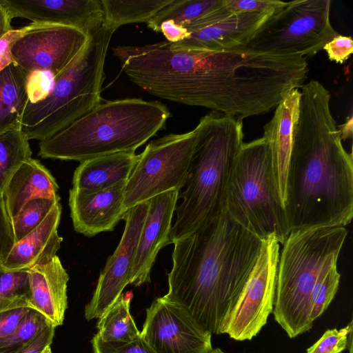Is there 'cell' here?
Instances as JSON below:
<instances>
[{
    "label": "cell",
    "instance_id": "obj_12",
    "mask_svg": "<svg viewBox=\"0 0 353 353\" xmlns=\"http://www.w3.org/2000/svg\"><path fill=\"white\" fill-rule=\"evenodd\" d=\"M141 336L156 353H209L212 334L165 296L146 309Z\"/></svg>",
    "mask_w": 353,
    "mask_h": 353
},
{
    "label": "cell",
    "instance_id": "obj_32",
    "mask_svg": "<svg viewBox=\"0 0 353 353\" xmlns=\"http://www.w3.org/2000/svg\"><path fill=\"white\" fill-rule=\"evenodd\" d=\"M23 294H29L27 270L9 272L0 266V307Z\"/></svg>",
    "mask_w": 353,
    "mask_h": 353
},
{
    "label": "cell",
    "instance_id": "obj_44",
    "mask_svg": "<svg viewBox=\"0 0 353 353\" xmlns=\"http://www.w3.org/2000/svg\"><path fill=\"white\" fill-rule=\"evenodd\" d=\"M350 353H352V333L350 335Z\"/></svg>",
    "mask_w": 353,
    "mask_h": 353
},
{
    "label": "cell",
    "instance_id": "obj_42",
    "mask_svg": "<svg viewBox=\"0 0 353 353\" xmlns=\"http://www.w3.org/2000/svg\"><path fill=\"white\" fill-rule=\"evenodd\" d=\"M11 21L12 18L10 14L0 3V37L12 29Z\"/></svg>",
    "mask_w": 353,
    "mask_h": 353
},
{
    "label": "cell",
    "instance_id": "obj_26",
    "mask_svg": "<svg viewBox=\"0 0 353 353\" xmlns=\"http://www.w3.org/2000/svg\"><path fill=\"white\" fill-rule=\"evenodd\" d=\"M223 2V0H172L156 13L147 24L157 32H159L161 23L167 20H172L175 23L185 26L217 8Z\"/></svg>",
    "mask_w": 353,
    "mask_h": 353
},
{
    "label": "cell",
    "instance_id": "obj_9",
    "mask_svg": "<svg viewBox=\"0 0 353 353\" xmlns=\"http://www.w3.org/2000/svg\"><path fill=\"white\" fill-rule=\"evenodd\" d=\"M196 131L170 134L150 142L128 177L124 205L128 210L163 192L184 187Z\"/></svg>",
    "mask_w": 353,
    "mask_h": 353
},
{
    "label": "cell",
    "instance_id": "obj_17",
    "mask_svg": "<svg viewBox=\"0 0 353 353\" xmlns=\"http://www.w3.org/2000/svg\"><path fill=\"white\" fill-rule=\"evenodd\" d=\"M125 184L124 181L94 191L70 189L69 206L74 230L88 237L113 230L127 210Z\"/></svg>",
    "mask_w": 353,
    "mask_h": 353
},
{
    "label": "cell",
    "instance_id": "obj_38",
    "mask_svg": "<svg viewBox=\"0 0 353 353\" xmlns=\"http://www.w3.org/2000/svg\"><path fill=\"white\" fill-rule=\"evenodd\" d=\"M332 61L343 63L353 52V41L350 37L338 34L323 47Z\"/></svg>",
    "mask_w": 353,
    "mask_h": 353
},
{
    "label": "cell",
    "instance_id": "obj_6",
    "mask_svg": "<svg viewBox=\"0 0 353 353\" xmlns=\"http://www.w3.org/2000/svg\"><path fill=\"white\" fill-rule=\"evenodd\" d=\"M115 31L103 27L54 80L52 92L36 103H27L21 130L28 140L43 141L83 117L101 102L104 64Z\"/></svg>",
    "mask_w": 353,
    "mask_h": 353
},
{
    "label": "cell",
    "instance_id": "obj_18",
    "mask_svg": "<svg viewBox=\"0 0 353 353\" xmlns=\"http://www.w3.org/2000/svg\"><path fill=\"white\" fill-rule=\"evenodd\" d=\"M301 91L294 89L276 105L272 119L263 128L268 143L274 183L284 209L288 165L294 130L299 116Z\"/></svg>",
    "mask_w": 353,
    "mask_h": 353
},
{
    "label": "cell",
    "instance_id": "obj_40",
    "mask_svg": "<svg viewBox=\"0 0 353 353\" xmlns=\"http://www.w3.org/2000/svg\"><path fill=\"white\" fill-rule=\"evenodd\" d=\"M24 31V26L19 29H11L0 37V72L14 63L11 48Z\"/></svg>",
    "mask_w": 353,
    "mask_h": 353
},
{
    "label": "cell",
    "instance_id": "obj_36",
    "mask_svg": "<svg viewBox=\"0 0 353 353\" xmlns=\"http://www.w3.org/2000/svg\"><path fill=\"white\" fill-rule=\"evenodd\" d=\"M285 2L278 0H225V4L232 14L264 12L274 10Z\"/></svg>",
    "mask_w": 353,
    "mask_h": 353
},
{
    "label": "cell",
    "instance_id": "obj_24",
    "mask_svg": "<svg viewBox=\"0 0 353 353\" xmlns=\"http://www.w3.org/2000/svg\"><path fill=\"white\" fill-rule=\"evenodd\" d=\"M104 25L114 31L123 25L148 22L172 0H101Z\"/></svg>",
    "mask_w": 353,
    "mask_h": 353
},
{
    "label": "cell",
    "instance_id": "obj_2",
    "mask_svg": "<svg viewBox=\"0 0 353 353\" xmlns=\"http://www.w3.org/2000/svg\"><path fill=\"white\" fill-rule=\"evenodd\" d=\"M172 243V265L164 296L211 334H222L255 265L262 240L223 210Z\"/></svg>",
    "mask_w": 353,
    "mask_h": 353
},
{
    "label": "cell",
    "instance_id": "obj_22",
    "mask_svg": "<svg viewBox=\"0 0 353 353\" xmlns=\"http://www.w3.org/2000/svg\"><path fill=\"white\" fill-rule=\"evenodd\" d=\"M139 158L134 152H121L83 161L74 172L72 188L94 191L127 181Z\"/></svg>",
    "mask_w": 353,
    "mask_h": 353
},
{
    "label": "cell",
    "instance_id": "obj_46",
    "mask_svg": "<svg viewBox=\"0 0 353 353\" xmlns=\"http://www.w3.org/2000/svg\"><path fill=\"white\" fill-rule=\"evenodd\" d=\"M42 353H52L50 346L47 347Z\"/></svg>",
    "mask_w": 353,
    "mask_h": 353
},
{
    "label": "cell",
    "instance_id": "obj_8",
    "mask_svg": "<svg viewBox=\"0 0 353 353\" xmlns=\"http://www.w3.org/2000/svg\"><path fill=\"white\" fill-rule=\"evenodd\" d=\"M330 0L285 2L245 48L280 55L312 57L339 34L330 21Z\"/></svg>",
    "mask_w": 353,
    "mask_h": 353
},
{
    "label": "cell",
    "instance_id": "obj_21",
    "mask_svg": "<svg viewBox=\"0 0 353 353\" xmlns=\"http://www.w3.org/2000/svg\"><path fill=\"white\" fill-rule=\"evenodd\" d=\"M58 189L55 179L38 160L26 161L12 175L2 194L10 220L31 200L60 198Z\"/></svg>",
    "mask_w": 353,
    "mask_h": 353
},
{
    "label": "cell",
    "instance_id": "obj_11",
    "mask_svg": "<svg viewBox=\"0 0 353 353\" xmlns=\"http://www.w3.org/2000/svg\"><path fill=\"white\" fill-rule=\"evenodd\" d=\"M13 43L14 63L27 74L35 70L61 74L85 47L89 37L78 29L31 23Z\"/></svg>",
    "mask_w": 353,
    "mask_h": 353
},
{
    "label": "cell",
    "instance_id": "obj_45",
    "mask_svg": "<svg viewBox=\"0 0 353 353\" xmlns=\"http://www.w3.org/2000/svg\"><path fill=\"white\" fill-rule=\"evenodd\" d=\"M209 353H225L220 348L212 349Z\"/></svg>",
    "mask_w": 353,
    "mask_h": 353
},
{
    "label": "cell",
    "instance_id": "obj_35",
    "mask_svg": "<svg viewBox=\"0 0 353 353\" xmlns=\"http://www.w3.org/2000/svg\"><path fill=\"white\" fill-rule=\"evenodd\" d=\"M54 75L47 70H35L27 74L26 91L28 103H36L46 99L52 92Z\"/></svg>",
    "mask_w": 353,
    "mask_h": 353
},
{
    "label": "cell",
    "instance_id": "obj_33",
    "mask_svg": "<svg viewBox=\"0 0 353 353\" xmlns=\"http://www.w3.org/2000/svg\"><path fill=\"white\" fill-rule=\"evenodd\" d=\"M91 344L93 353H156L141 335L130 341H105L96 334Z\"/></svg>",
    "mask_w": 353,
    "mask_h": 353
},
{
    "label": "cell",
    "instance_id": "obj_37",
    "mask_svg": "<svg viewBox=\"0 0 353 353\" xmlns=\"http://www.w3.org/2000/svg\"><path fill=\"white\" fill-rule=\"evenodd\" d=\"M15 244L12 223L0 194V266Z\"/></svg>",
    "mask_w": 353,
    "mask_h": 353
},
{
    "label": "cell",
    "instance_id": "obj_31",
    "mask_svg": "<svg viewBox=\"0 0 353 353\" xmlns=\"http://www.w3.org/2000/svg\"><path fill=\"white\" fill-rule=\"evenodd\" d=\"M29 294L17 296L0 307V339L12 332L25 314L30 310Z\"/></svg>",
    "mask_w": 353,
    "mask_h": 353
},
{
    "label": "cell",
    "instance_id": "obj_34",
    "mask_svg": "<svg viewBox=\"0 0 353 353\" xmlns=\"http://www.w3.org/2000/svg\"><path fill=\"white\" fill-rule=\"evenodd\" d=\"M352 332V321L340 330H327L307 350V353H341L347 347L348 337Z\"/></svg>",
    "mask_w": 353,
    "mask_h": 353
},
{
    "label": "cell",
    "instance_id": "obj_25",
    "mask_svg": "<svg viewBox=\"0 0 353 353\" xmlns=\"http://www.w3.org/2000/svg\"><path fill=\"white\" fill-rule=\"evenodd\" d=\"M132 297V292L122 293L99 318L97 334L103 341H130L140 335L130 312Z\"/></svg>",
    "mask_w": 353,
    "mask_h": 353
},
{
    "label": "cell",
    "instance_id": "obj_39",
    "mask_svg": "<svg viewBox=\"0 0 353 353\" xmlns=\"http://www.w3.org/2000/svg\"><path fill=\"white\" fill-rule=\"evenodd\" d=\"M55 327L51 324L47 325L17 353H42L47 347L50 346L54 336Z\"/></svg>",
    "mask_w": 353,
    "mask_h": 353
},
{
    "label": "cell",
    "instance_id": "obj_15",
    "mask_svg": "<svg viewBox=\"0 0 353 353\" xmlns=\"http://www.w3.org/2000/svg\"><path fill=\"white\" fill-rule=\"evenodd\" d=\"M179 192L170 190L148 201L131 270L130 285L141 286L150 282L152 268L159 252L170 243V234Z\"/></svg>",
    "mask_w": 353,
    "mask_h": 353
},
{
    "label": "cell",
    "instance_id": "obj_30",
    "mask_svg": "<svg viewBox=\"0 0 353 353\" xmlns=\"http://www.w3.org/2000/svg\"><path fill=\"white\" fill-rule=\"evenodd\" d=\"M340 274L337 267L331 268L317 282L310 298V321H314L319 318L327 308L337 292Z\"/></svg>",
    "mask_w": 353,
    "mask_h": 353
},
{
    "label": "cell",
    "instance_id": "obj_43",
    "mask_svg": "<svg viewBox=\"0 0 353 353\" xmlns=\"http://www.w3.org/2000/svg\"><path fill=\"white\" fill-rule=\"evenodd\" d=\"M352 116L347 118V121L339 128L341 140H345L352 137Z\"/></svg>",
    "mask_w": 353,
    "mask_h": 353
},
{
    "label": "cell",
    "instance_id": "obj_23",
    "mask_svg": "<svg viewBox=\"0 0 353 353\" xmlns=\"http://www.w3.org/2000/svg\"><path fill=\"white\" fill-rule=\"evenodd\" d=\"M27 74L14 63L0 72V133L21 128L28 102Z\"/></svg>",
    "mask_w": 353,
    "mask_h": 353
},
{
    "label": "cell",
    "instance_id": "obj_4",
    "mask_svg": "<svg viewBox=\"0 0 353 353\" xmlns=\"http://www.w3.org/2000/svg\"><path fill=\"white\" fill-rule=\"evenodd\" d=\"M159 101L124 99L100 103L65 128L39 144L42 158L74 160L135 152L161 130L170 117Z\"/></svg>",
    "mask_w": 353,
    "mask_h": 353
},
{
    "label": "cell",
    "instance_id": "obj_5",
    "mask_svg": "<svg viewBox=\"0 0 353 353\" xmlns=\"http://www.w3.org/2000/svg\"><path fill=\"white\" fill-rule=\"evenodd\" d=\"M347 234L343 227L292 232L279 253L274 320L290 338L312 327L310 298L319 280L337 261Z\"/></svg>",
    "mask_w": 353,
    "mask_h": 353
},
{
    "label": "cell",
    "instance_id": "obj_13",
    "mask_svg": "<svg viewBox=\"0 0 353 353\" xmlns=\"http://www.w3.org/2000/svg\"><path fill=\"white\" fill-rule=\"evenodd\" d=\"M148 201L125 212V225L120 242L101 270L90 301L85 307V318L101 317L130 284L131 270Z\"/></svg>",
    "mask_w": 353,
    "mask_h": 353
},
{
    "label": "cell",
    "instance_id": "obj_14",
    "mask_svg": "<svg viewBox=\"0 0 353 353\" xmlns=\"http://www.w3.org/2000/svg\"><path fill=\"white\" fill-rule=\"evenodd\" d=\"M12 19L68 26L90 37L104 24L101 0H0Z\"/></svg>",
    "mask_w": 353,
    "mask_h": 353
},
{
    "label": "cell",
    "instance_id": "obj_7",
    "mask_svg": "<svg viewBox=\"0 0 353 353\" xmlns=\"http://www.w3.org/2000/svg\"><path fill=\"white\" fill-rule=\"evenodd\" d=\"M224 210L262 241L274 236L282 245L289 235L270 147L263 137L242 144L228 180Z\"/></svg>",
    "mask_w": 353,
    "mask_h": 353
},
{
    "label": "cell",
    "instance_id": "obj_10",
    "mask_svg": "<svg viewBox=\"0 0 353 353\" xmlns=\"http://www.w3.org/2000/svg\"><path fill=\"white\" fill-rule=\"evenodd\" d=\"M280 243L274 236L262 241L255 265L222 334L236 341L251 340L273 311Z\"/></svg>",
    "mask_w": 353,
    "mask_h": 353
},
{
    "label": "cell",
    "instance_id": "obj_16",
    "mask_svg": "<svg viewBox=\"0 0 353 353\" xmlns=\"http://www.w3.org/2000/svg\"><path fill=\"white\" fill-rule=\"evenodd\" d=\"M276 10L234 14L213 23L183 26L188 37L176 43H169L172 48L205 51L245 48Z\"/></svg>",
    "mask_w": 353,
    "mask_h": 353
},
{
    "label": "cell",
    "instance_id": "obj_20",
    "mask_svg": "<svg viewBox=\"0 0 353 353\" xmlns=\"http://www.w3.org/2000/svg\"><path fill=\"white\" fill-rule=\"evenodd\" d=\"M61 214L59 203L37 228L15 243L1 268L9 272L28 270L57 255L63 240L57 232Z\"/></svg>",
    "mask_w": 353,
    "mask_h": 353
},
{
    "label": "cell",
    "instance_id": "obj_19",
    "mask_svg": "<svg viewBox=\"0 0 353 353\" xmlns=\"http://www.w3.org/2000/svg\"><path fill=\"white\" fill-rule=\"evenodd\" d=\"M27 272L30 308L41 314L54 327L61 325L68 307L69 276L59 258L55 255Z\"/></svg>",
    "mask_w": 353,
    "mask_h": 353
},
{
    "label": "cell",
    "instance_id": "obj_28",
    "mask_svg": "<svg viewBox=\"0 0 353 353\" xmlns=\"http://www.w3.org/2000/svg\"><path fill=\"white\" fill-rule=\"evenodd\" d=\"M59 200L60 198H38L26 203L11 220L15 243L37 228Z\"/></svg>",
    "mask_w": 353,
    "mask_h": 353
},
{
    "label": "cell",
    "instance_id": "obj_1",
    "mask_svg": "<svg viewBox=\"0 0 353 353\" xmlns=\"http://www.w3.org/2000/svg\"><path fill=\"white\" fill-rule=\"evenodd\" d=\"M284 211L289 234L343 227L353 217V159L344 148L324 85L301 88Z\"/></svg>",
    "mask_w": 353,
    "mask_h": 353
},
{
    "label": "cell",
    "instance_id": "obj_41",
    "mask_svg": "<svg viewBox=\"0 0 353 353\" xmlns=\"http://www.w3.org/2000/svg\"><path fill=\"white\" fill-rule=\"evenodd\" d=\"M159 32L163 33L170 43L181 41L189 35L184 27L175 23L172 20L162 22L159 26Z\"/></svg>",
    "mask_w": 353,
    "mask_h": 353
},
{
    "label": "cell",
    "instance_id": "obj_3",
    "mask_svg": "<svg viewBox=\"0 0 353 353\" xmlns=\"http://www.w3.org/2000/svg\"><path fill=\"white\" fill-rule=\"evenodd\" d=\"M242 119L218 112L203 117L188 176L179 192L170 241L188 236L224 210L230 175L243 143Z\"/></svg>",
    "mask_w": 353,
    "mask_h": 353
},
{
    "label": "cell",
    "instance_id": "obj_27",
    "mask_svg": "<svg viewBox=\"0 0 353 353\" xmlns=\"http://www.w3.org/2000/svg\"><path fill=\"white\" fill-rule=\"evenodd\" d=\"M32 158L29 140L21 128L0 133V194L18 168Z\"/></svg>",
    "mask_w": 353,
    "mask_h": 353
},
{
    "label": "cell",
    "instance_id": "obj_29",
    "mask_svg": "<svg viewBox=\"0 0 353 353\" xmlns=\"http://www.w3.org/2000/svg\"><path fill=\"white\" fill-rule=\"evenodd\" d=\"M48 324L41 314L30 309L12 332L0 339V353L18 352Z\"/></svg>",
    "mask_w": 353,
    "mask_h": 353
}]
</instances>
